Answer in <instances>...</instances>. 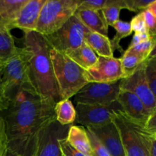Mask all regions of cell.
Here are the masks:
<instances>
[{"label": "cell", "instance_id": "cell-1", "mask_svg": "<svg viewBox=\"0 0 156 156\" xmlns=\"http://www.w3.org/2000/svg\"><path fill=\"white\" fill-rule=\"evenodd\" d=\"M3 117L9 139V150L21 156H34L40 133L56 120V103L42 98L29 88H21L11 98Z\"/></svg>", "mask_w": 156, "mask_h": 156}, {"label": "cell", "instance_id": "cell-2", "mask_svg": "<svg viewBox=\"0 0 156 156\" xmlns=\"http://www.w3.org/2000/svg\"><path fill=\"white\" fill-rule=\"evenodd\" d=\"M24 48L28 53L32 88L39 97L56 104L60 98L50 59L51 47L45 37L36 31L24 32Z\"/></svg>", "mask_w": 156, "mask_h": 156}, {"label": "cell", "instance_id": "cell-3", "mask_svg": "<svg viewBox=\"0 0 156 156\" xmlns=\"http://www.w3.org/2000/svg\"><path fill=\"white\" fill-rule=\"evenodd\" d=\"M50 56L60 101L74 97L88 83L85 70L63 52L50 49Z\"/></svg>", "mask_w": 156, "mask_h": 156}, {"label": "cell", "instance_id": "cell-4", "mask_svg": "<svg viewBox=\"0 0 156 156\" xmlns=\"http://www.w3.org/2000/svg\"><path fill=\"white\" fill-rule=\"evenodd\" d=\"M81 2L82 0H46L35 31L44 36L56 32L74 15Z\"/></svg>", "mask_w": 156, "mask_h": 156}, {"label": "cell", "instance_id": "cell-5", "mask_svg": "<svg viewBox=\"0 0 156 156\" xmlns=\"http://www.w3.org/2000/svg\"><path fill=\"white\" fill-rule=\"evenodd\" d=\"M113 121L119 129L126 156H149V133L145 126L131 120L121 110L115 113Z\"/></svg>", "mask_w": 156, "mask_h": 156}, {"label": "cell", "instance_id": "cell-6", "mask_svg": "<svg viewBox=\"0 0 156 156\" xmlns=\"http://www.w3.org/2000/svg\"><path fill=\"white\" fill-rule=\"evenodd\" d=\"M2 80L10 98L21 88L34 90L29 75L28 53L25 48H19L18 53L5 62L2 69Z\"/></svg>", "mask_w": 156, "mask_h": 156}, {"label": "cell", "instance_id": "cell-7", "mask_svg": "<svg viewBox=\"0 0 156 156\" xmlns=\"http://www.w3.org/2000/svg\"><path fill=\"white\" fill-rule=\"evenodd\" d=\"M90 30L74 15L61 28L44 37L51 49L66 52L82 46Z\"/></svg>", "mask_w": 156, "mask_h": 156}, {"label": "cell", "instance_id": "cell-8", "mask_svg": "<svg viewBox=\"0 0 156 156\" xmlns=\"http://www.w3.org/2000/svg\"><path fill=\"white\" fill-rule=\"evenodd\" d=\"M120 81L112 83L89 82L74 96V102L82 105H111L117 101Z\"/></svg>", "mask_w": 156, "mask_h": 156}, {"label": "cell", "instance_id": "cell-9", "mask_svg": "<svg viewBox=\"0 0 156 156\" xmlns=\"http://www.w3.org/2000/svg\"><path fill=\"white\" fill-rule=\"evenodd\" d=\"M76 123L85 127L98 126L111 123L114 114L120 111V105L116 101L111 105H76Z\"/></svg>", "mask_w": 156, "mask_h": 156}, {"label": "cell", "instance_id": "cell-10", "mask_svg": "<svg viewBox=\"0 0 156 156\" xmlns=\"http://www.w3.org/2000/svg\"><path fill=\"white\" fill-rule=\"evenodd\" d=\"M71 126H62L54 120L46 126L38 135L34 156H62L59 140L66 138Z\"/></svg>", "mask_w": 156, "mask_h": 156}, {"label": "cell", "instance_id": "cell-11", "mask_svg": "<svg viewBox=\"0 0 156 156\" xmlns=\"http://www.w3.org/2000/svg\"><path fill=\"white\" fill-rule=\"evenodd\" d=\"M85 76L88 83H112L125 78L120 59L114 56H98L95 64L85 70Z\"/></svg>", "mask_w": 156, "mask_h": 156}, {"label": "cell", "instance_id": "cell-12", "mask_svg": "<svg viewBox=\"0 0 156 156\" xmlns=\"http://www.w3.org/2000/svg\"><path fill=\"white\" fill-rule=\"evenodd\" d=\"M120 88L121 90L130 91L136 95L150 113L156 108V98L145 74L144 62L139 66L132 75L120 80Z\"/></svg>", "mask_w": 156, "mask_h": 156}, {"label": "cell", "instance_id": "cell-13", "mask_svg": "<svg viewBox=\"0 0 156 156\" xmlns=\"http://www.w3.org/2000/svg\"><path fill=\"white\" fill-rule=\"evenodd\" d=\"M105 146L111 156H126L120 132L114 121L98 126L87 127Z\"/></svg>", "mask_w": 156, "mask_h": 156}, {"label": "cell", "instance_id": "cell-14", "mask_svg": "<svg viewBox=\"0 0 156 156\" xmlns=\"http://www.w3.org/2000/svg\"><path fill=\"white\" fill-rule=\"evenodd\" d=\"M117 101L129 118L145 126L151 113L142 101L132 92L120 89Z\"/></svg>", "mask_w": 156, "mask_h": 156}, {"label": "cell", "instance_id": "cell-15", "mask_svg": "<svg viewBox=\"0 0 156 156\" xmlns=\"http://www.w3.org/2000/svg\"><path fill=\"white\" fill-rule=\"evenodd\" d=\"M46 0H27L16 19L8 25L11 30L19 28L24 32L35 31L39 18L40 12Z\"/></svg>", "mask_w": 156, "mask_h": 156}, {"label": "cell", "instance_id": "cell-16", "mask_svg": "<svg viewBox=\"0 0 156 156\" xmlns=\"http://www.w3.org/2000/svg\"><path fill=\"white\" fill-rule=\"evenodd\" d=\"M74 15L90 31L108 37V26L102 16L101 11L78 8Z\"/></svg>", "mask_w": 156, "mask_h": 156}, {"label": "cell", "instance_id": "cell-17", "mask_svg": "<svg viewBox=\"0 0 156 156\" xmlns=\"http://www.w3.org/2000/svg\"><path fill=\"white\" fill-rule=\"evenodd\" d=\"M66 140L73 147L87 156H93L88 131L84 126L72 125L69 129Z\"/></svg>", "mask_w": 156, "mask_h": 156}, {"label": "cell", "instance_id": "cell-18", "mask_svg": "<svg viewBox=\"0 0 156 156\" xmlns=\"http://www.w3.org/2000/svg\"><path fill=\"white\" fill-rule=\"evenodd\" d=\"M63 53H65L73 62H76L84 70H88L94 66L98 57L94 50L85 42L78 48Z\"/></svg>", "mask_w": 156, "mask_h": 156}, {"label": "cell", "instance_id": "cell-19", "mask_svg": "<svg viewBox=\"0 0 156 156\" xmlns=\"http://www.w3.org/2000/svg\"><path fill=\"white\" fill-rule=\"evenodd\" d=\"M85 42L94 50L98 56H114V51L111 47V40L108 37L90 31L85 37Z\"/></svg>", "mask_w": 156, "mask_h": 156}, {"label": "cell", "instance_id": "cell-20", "mask_svg": "<svg viewBox=\"0 0 156 156\" xmlns=\"http://www.w3.org/2000/svg\"><path fill=\"white\" fill-rule=\"evenodd\" d=\"M19 50L16 47L10 30L4 25H0V65L4 66L5 62L15 56Z\"/></svg>", "mask_w": 156, "mask_h": 156}, {"label": "cell", "instance_id": "cell-21", "mask_svg": "<svg viewBox=\"0 0 156 156\" xmlns=\"http://www.w3.org/2000/svg\"><path fill=\"white\" fill-rule=\"evenodd\" d=\"M27 1V0H0V18L6 27L16 19Z\"/></svg>", "mask_w": 156, "mask_h": 156}, {"label": "cell", "instance_id": "cell-22", "mask_svg": "<svg viewBox=\"0 0 156 156\" xmlns=\"http://www.w3.org/2000/svg\"><path fill=\"white\" fill-rule=\"evenodd\" d=\"M56 120L62 126L73 125L76 120V110L69 99L58 101L54 107Z\"/></svg>", "mask_w": 156, "mask_h": 156}, {"label": "cell", "instance_id": "cell-23", "mask_svg": "<svg viewBox=\"0 0 156 156\" xmlns=\"http://www.w3.org/2000/svg\"><path fill=\"white\" fill-rule=\"evenodd\" d=\"M111 27L116 30L115 36L113 37L112 40H111L113 51L117 50L118 51L123 53L124 51H123V48L120 46V42L122 39L129 36L132 34L133 31L132 29H131L130 23L121 21V20H118L114 24H113Z\"/></svg>", "mask_w": 156, "mask_h": 156}, {"label": "cell", "instance_id": "cell-24", "mask_svg": "<svg viewBox=\"0 0 156 156\" xmlns=\"http://www.w3.org/2000/svg\"><path fill=\"white\" fill-rule=\"evenodd\" d=\"M144 61L146 60H144L138 55L125 50L124 53H123V56L120 58V62L123 67L125 78L132 75L138 68L139 66Z\"/></svg>", "mask_w": 156, "mask_h": 156}, {"label": "cell", "instance_id": "cell-25", "mask_svg": "<svg viewBox=\"0 0 156 156\" xmlns=\"http://www.w3.org/2000/svg\"><path fill=\"white\" fill-rule=\"evenodd\" d=\"M123 9H126L125 0H117L116 4L102 9L101 12L107 25L111 26L116 21L120 20L119 18H120V10Z\"/></svg>", "mask_w": 156, "mask_h": 156}, {"label": "cell", "instance_id": "cell-26", "mask_svg": "<svg viewBox=\"0 0 156 156\" xmlns=\"http://www.w3.org/2000/svg\"><path fill=\"white\" fill-rule=\"evenodd\" d=\"M144 65L146 79L156 98V56L144 61Z\"/></svg>", "mask_w": 156, "mask_h": 156}, {"label": "cell", "instance_id": "cell-27", "mask_svg": "<svg viewBox=\"0 0 156 156\" xmlns=\"http://www.w3.org/2000/svg\"><path fill=\"white\" fill-rule=\"evenodd\" d=\"M154 44H155L154 38L151 37L149 40H147V41H143V42L140 43V44L133 46L131 47H128L126 51L135 53V54L138 55L140 57L143 58L144 60H146L149 58V55H150L151 52H152V49H153Z\"/></svg>", "mask_w": 156, "mask_h": 156}, {"label": "cell", "instance_id": "cell-28", "mask_svg": "<svg viewBox=\"0 0 156 156\" xmlns=\"http://www.w3.org/2000/svg\"><path fill=\"white\" fill-rule=\"evenodd\" d=\"M117 0H86L82 1L79 5L80 9H90L94 11H101L105 8L116 4Z\"/></svg>", "mask_w": 156, "mask_h": 156}, {"label": "cell", "instance_id": "cell-29", "mask_svg": "<svg viewBox=\"0 0 156 156\" xmlns=\"http://www.w3.org/2000/svg\"><path fill=\"white\" fill-rule=\"evenodd\" d=\"M87 131H88V137H89L90 143H91L93 156H111L106 148L102 144L101 142L97 138V136L91 131L88 130V129Z\"/></svg>", "mask_w": 156, "mask_h": 156}, {"label": "cell", "instance_id": "cell-30", "mask_svg": "<svg viewBox=\"0 0 156 156\" xmlns=\"http://www.w3.org/2000/svg\"><path fill=\"white\" fill-rule=\"evenodd\" d=\"M9 150V139L6 131L5 122L0 115V156H6Z\"/></svg>", "mask_w": 156, "mask_h": 156}, {"label": "cell", "instance_id": "cell-31", "mask_svg": "<svg viewBox=\"0 0 156 156\" xmlns=\"http://www.w3.org/2000/svg\"><path fill=\"white\" fill-rule=\"evenodd\" d=\"M155 0H125L126 9L131 12H138L147 9Z\"/></svg>", "mask_w": 156, "mask_h": 156}, {"label": "cell", "instance_id": "cell-32", "mask_svg": "<svg viewBox=\"0 0 156 156\" xmlns=\"http://www.w3.org/2000/svg\"><path fill=\"white\" fill-rule=\"evenodd\" d=\"M129 23H130L132 31L135 32V34L147 33V28H146V21L143 12H140L136 16H134Z\"/></svg>", "mask_w": 156, "mask_h": 156}, {"label": "cell", "instance_id": "cell-33", "mask_svg": "<svg viewBox=\"0 0 156 156\" xmlns=\"http://www.w3.org/2000/svg\"><path fill=\"white\" fill-rule=\"evenodd\" d=\"M143 13L146 21L148 34L150 37H156V17L147 9L143 11Z\"/></svg>", "mask_w": 156, "mask_h": 156}, {"label": "cell", "instance_id": "cell-34", "mask_svg": "<svg viewBox=\"0 0 156 156\" xmlns=\"http://www.w3.org/2000/svg\"><path fill=\"white\" fill-rule=\"evenodd\" d=\"M59 148H60L62 156H87L73 147L67 142L66 138L59 140Z\"/></svg>", "mask_w": 156, "mask_h": 156}, {"label": "cell", "instance_id": "cell-35", "mask_svg": "<svg viewBox=\"0 0 156 156\" xmlns=\"http://www.w3.org/2000/svg\"><path fill=\"white\" fill-rule=\"evenodd\" d=\"M11 98L7 95L2 80V70L0 71V111L3 112L9 109L11 105Z\"/></svg>", "mask_w": 156, "mask_h": 156}, {"label": "cell", "instance_id": "cell-36", "mask_svg": "<svg viewBox=\"0 0 156 156\" xmlns=\"http://www.w3.org/2000/svg\"><path fill=\"white\" fill-rule=\"evenodd\" d=\"M145 129L152 136L156 137V108L151 113L146 125Z\"/></svg>", "mask_w": 156, "mask_h": 156}, {"label": "cell", "instance_id": "cell-37", "mask_svg": "<svg viewBox=\"0 0 156 156\" xmlns=\"http://www.w3.org/2000/svg\"><path fill=\"white\" fill-rule=\"evenodd\" d=\"M149 38H151L149 37V35L148 34V33H141V34H135L133 37L132 41H131V44H129V47H133V46H135L136 44H140V43L143 42V41H146L147 40H149Z\"/></svg>", "mask_w": 156, "mask_h": 156}, {"label": "cell", "instance_id": "cell-38", "mask_svg": "<svg viewBox=\"0 0 156 156\" xmlns=\"http://www.w3.org/2000/svg\"><path fill=\"white\" fill-rule=\"evenodd\" d=\"M148 150L149 156H156V137L149 134L148 141Z\"/></svg>", "mask_w": 156, "mask_h": 156}, {"label": "cell", "instance_id": "cell-39", "mask_svg": "<svg viewBox=\"0 0 156 156\" xmlns=\"http://www.w3.org/2000/svg\"><path fill=\"white\" fill-rule=\"evenodd\" d=\"M147 10H149V12H152V13L156 17V0H155V1L147 8Z\"/></svg>", "mask_w": 156, "mask_h": 156}, {"label": "cell", "instance_id": "cell-40", "mask_svg": "<svg viewBox=\"0 0 156 156\" xmlns=\"http://www.w3.org/2000/svg\"><path fill=\"white\" fill-rule=\"evenodd\" d=\"M152 38H154V41H155V44H154L153 49H152V52H151L150 55H149V58L155 57V56H156V37H152ZM149 58H148V59H149Z\"/></svg>", "mask_w": 156, "mask_h": 156}, {"label": "cell", "instance_id": "cell-41", "mask_svg": "<svg viewBox=\"0 0 156 156\" xmlns=\"http://www.w3.org/2000/svg\"><path fill=\"white\" fill-rule=\"evenodd\" d=\"M6 156H21V155H17V154H15V153H13V152H11V151L8 150L7 155H6Z\"/></svg>", "mask_w": 156, "mask_h": 156}, {"label": "cell", "instance_id": "cell-42", "mask_svg": "<svg viewBox=\"0 0 156 156\" xmlns=\"http://www.w3.org/2000/svg\"><path fill=\"white\" fill-rule=\"evenodd\" d=\"M0 25H4V24H3V23H2V19L1 18H0ZM5 26V25H4Z\"/></svg>", "mask_w": 156, "mask_h": 156}, {"label": "cell", "instance_id": "cell-43", "mask_svg": "<svg viewBox=\"0 0 156 156\" xmlns=\"http://www.w3.org/2000/svg\"><path fill=\"white\" fill-rule=\"evenodd\" d=\"M2 68H3V66L2 65H0V71H1L2 69Z\"/></svg>", "mask_w": 156, "mask_h": 156}]
</instances>
